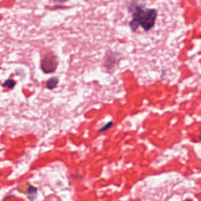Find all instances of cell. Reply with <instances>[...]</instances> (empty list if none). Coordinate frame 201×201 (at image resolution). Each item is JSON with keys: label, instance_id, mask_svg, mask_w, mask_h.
<instances>
[{"label": "cell", "instance_id": "cell-1", "mask_svg": "<svg viewBox=\"0 0 201 201\" xmlns=\"http://www.w3.org/2000/svg\"><path fill=\"white\" fill-rule=\"evenodd\" d=\"M128 8L132 15V20L129 22L132 31H136L141 27L147 32L154 27L158 17L156 10L147 8L145 5L135 2L130 3Z\"/></svg>", "mask_w": 201, "mask_h": 201}, {"label": "cell", "instance_id": "cell-2", "mask_svg": "<svg viewBox=\"0 0 201 201\" xmlns=\"http://www.w3.org/2000/svg\"><path fill=\"white\" fill-rule=\"evenodd\" d=\"M58 65L57 57L53 54H48L44 57L41 64V68L45 74L53 73L56 70Z\"/></svg>", "mask_w": 201, "mask_h": 201}, {"label": "cell", "instance_id": "cell-3", "mask_svg": "<svg viewBox=\"0 0 201 201\" xmlns=\"http://www.w3.org/2000/svg\"><path fill=\"white\" fill-rule=\"evenodd\" d=\"M58 78L57 77H52L49 78L48 80L47 81L46 86L48 89H53L57 87L58 84Z\"/></svg>", "mask_w": 201, "mask_h": 201}, {"label": "cell", "instance_id": "cell-4", "mask_svg": "<svg viewBox=\"0 0 201 201\" xmlns=\"http://www.w3.org/2000/svg\"><path fill=\"white\" fill-rule=\"evenodd\" d=\"M37 189L33 187V186H30L29 188L28 189V199H30L31 201H33L34 199L35 198V195L37 194Z\"/></svg>", "mask_w": 201, "mask_h": 201}, {"label": "cell", "instance_id": "cell-5", "mask_svg": "<svg viewBox=\"0 0 201 201\" xmlns=\"http://www.w3.org/2000/svg\"><path fill=\"white\" fill-rule=\"evenodd\" d=\"M15 84H16V82H15V81L11 80V79H9V80H7L6 81L2 84V85L4 87H7L9 89H12V88H13L15 87Z\"/></svg>", "mask_w": 201, "mask_h": 201}, {"label": "cell", "instance_id": "cell-6", "mask_svg": "<svg viewBox=\"0 0 201 201\" xmlns=\"http://www.w3.org/2000/svg\"><path fill=\"white\" fill-rule=\"evenodd\" d=\"M113 122L112 121H110L109 122H108L107 124H106L104 127L100 128V129L99 130L100 132H104L105 131H107L108 129H109L113 125Z\"/></svg>", "mask_w": 201, "mask_h": 201}, {"label": "cell", "instance_id": "cell-7", "mask_svg": "<svg viewBox=\"0 0 201 201\" xmlns=\"http://www.w3.org/2000/svg\"><path fill=\"white\" fill-rule=\"evenodd\" d=\"M68 0H54L55 2H59V3H62V2H66Z\"/></svg>", "mask_w": 201, "mask_h": 201}, {"label": "cell", "instance_id": "cell-8", "mask_svg": "<svg viewBox=\"0 0 201 201\" xmlns=\"http://www.w3.org/2000/svg\"><path fill=\"white\" fill-rule=\"evenodd\" d=\"M183 201H192V200H191V199H185V200Z\"/></svg>", "mask_w": 201, "mask_h": 201}, {"label": "cell", "instance_id": "cell-9", "mask_svg": "<svg viewBox=\"0 0 201 201\" xmlns=\"http://www.w3.org/2000/svg\"><path fill=\"white\" fill-rule=\"evenodd\" d=\"M199 138H200V139H201V135H200V137H199Z\"/></svg>", "mask_w": 201, "mask_h": 201}]
</instances>
